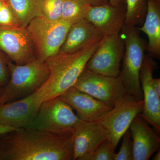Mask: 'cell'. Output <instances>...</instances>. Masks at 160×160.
I'll return each mask as SVG.
<instances>
[{
	"label": "cell",
	"instance_id": "1",
	"mask_svg": "<svg viewBox=\"0 0 160 160\" xmlns=\"http://www.w3.org/2000/svg\"><path fill=\"white\" fill-rule=\"evenodd\" d=\"M74 135L24 127L0 135V160H73Z\"/></svg>",
	"mask_w": 160,
	"mask_h": 160
},
{
	"label": "cell",
	"instance_id": "15",
	"mask_svg": "<svg viewBox=\"0 0 160 160\" xmlns=\"http://www.w3.org/2000/svg\"><path fill=\"white\" fill-rule=\"evenodd\" d=\"M132 144L133 160H148L160 149L158 133L140 114L134 118L129 128Z\"/></svg>",
	"mask_w": 160,
	"mask_h": 160
},
{
	"label": "cell",
	"instance_id": "31",
	"mask_svg": "<svg viewBox=\"0 0 160 160\" xmlns=\"http://www.w3.org/2000/svg\"><path fill=\"white\" fill-rule=\"evenodd\" d=\"M156 153L153 155L152 158V160H160V149L158 151H157Z\"/></svg>",
	"mask_w": 160,
	"mask_h": 160
},
{
	"label": "cell",
	"instance_id": "13",
	"mask_svg": "<svg viewBox=\"0 0 160 160\" xmlns=\"http://www.w3.org/2000/svg\"><path fill=\"white\" fill-rule=\"evenodd\" d=\"M73 135V160H90L95 150L108 139V133L100 122L81 120Z\"/></svg>",
	"mask_w": 160,
	"mask_h": 160
},
{
	"label": "cell",
	"instance_id": "32",
	"mask_svg": "<svg viewBox=\"0 0 160 160\" xmlns=\"http://www.w3.org/2000/svg\"><path fill=\"white\" fill-rule=\"evenodd\" d=\"M3 87L2 86H0V98L2 97V94L3 91Z\"/></svg>",
	"mask_w": 160,
	"mask_h": 160
},
{
	"label": "cell",
	"instance_id": "30",
	"mask_svg": "<svg viewBox=\"0 0 160 160\" xmlns=\"http://www.w3.org/2000/svg\"><path fill=\"white\" fill-rule=\"evenodd\" d=\"M109 3L114 6H120L126 4V0H109Z\"/></svg>",
	"mask_w": 160,
	"mask_h": 160
},
{
	"label": "cell",
	"instance_id": "17",
	"mask_svg": "<svg viewBox=\"0 0 160 160\" xmlns=\"http://www.w3.org/2000/svg\"><path fill=\"white\" fill-rule=\"evenodd\" d=\"M104 36L86 18L72 24L58 53H71L100 41Z\"/></svg>",
	"mask_w": 160,
	"mask_h": 160
},
{
	"label": "cell",
	"instance_id": "19",
	"mask_svg": "<svg viewBox=\"0 0 160 160\" xmlns=\"http://www.w3.org/2000/svg\"><path fill=\"white\" fill-rule=\"evenodd\" d=\"M43 0H7L19 27L26 28L31 21L43 16Z\"/></svg>",
	"mask_w": 160,
	"mask_h": 160
},
{
	"label": "cell",
	"instance_id": "24",
	"mask_svg": "<svg viewBox=\"0 0 160 160\" xmlns=\"http://www.w3.org/2000/svg\"><path fill=\"white\" fill-rule=\"evenodd\" d=\"M115 151L108 140H106L95 150L90 160H115Z\"/></svg>",
	"mask_w": 160,
	"mask_h": 160
},
{
	"label": "cell",
	"instance_id": "6",
	"mask_svg": "<svg viewBox=\"0 0 160 160\" xmlns=\"http://www.w3.org/2000/svg\"><path fill=\"white\" fill-rule=\"evenodd\" d=\"M72 109L59 97L44 101L35 118L26 127L58 134H73L81 120Z\"/></svg>",
	"mask_w": 160,
	"mask_h": 160
},
{
	"label": "cell",
	"instance_id": "27",
	"mask_svg": "<svg viewBox=\"0 0 160 160\" xmlns=\"http://www.w3.org/2000/svg\"><path fill=\"white\" fill-rule=\"evenodd\" d=\"M91 6H98L109 3V0H84Z\"/></svg>",
	"mask_w": 160,
	"mask_h": 160
},
{
	"label": "cell",
	"instance_id": "14",
	"mask_svg": "<svg viewBox=\"0 0 160 160\" xmlns=\"http://www.w3.org/2000/svg\"><path fill=\"white\" fill-rule=\"evenodd\" d=\"M59 97L74 109L79 118L84 122H101L112 109L105 103L73 86Z\"/></svg>",
	"mask_w": 160,
	"mask_h": 160
},
{
	"label": "cell",
	"instance_id": "12",
	"mask_svg": "<svg viewBox=\"0 0 160 160\" xmlns=\"http://www.w3.org/2000/svg\"><path fill=\"white\" fill-rule=\"evenodd\" d=\"M157 64L149 55H146L140 72L144 107L140 115L158 133L160 132V98L153 85V71Z\"/></svg>",
	"mask_w": 160,
	"mask_h": 160
},
{
	"label": "cell",
	"instance_id": "18",
	"mask_svg": "<svg viewBox=\"0 0 160 160\" xmlns=\"http://www.w3.org/2000/svg\"><path fill=\"white\" fill-rule=\"evenodd\" d=\"M148 38L146 51L153 58L160 57V0H148L147 12L144 23L138 27Z\"/></svg>",
	"mask_w": 160,
	"mask_h": 160
},
{
	"label": "cell",
	"instance_id": "10",
	"mask_svg": "<svg viewBox=\"0 0 160 160\" xmlns=\"http://www.w3.org/2000/svg\"><path fill=\"white\" fill-rule=\"evenodd\" d=\"M46 92L43 85L29 96L0 105V125L14 129L28 127L35 118Z\"/></svg>",
	"mask_w": 160,
	"mask_h": 160
},
{
	"label": "cell",
	"instance_id": "29",
	"mask_svg": "<svg viewBox=\"0 0 160 160\" xmlns=\"http://www.w3.org/2000/svg\"><path fill=\"white\" fill-rule=\"evenodd\" d=\"M15 129H14V128L9 127V126L0 125V135L4 134V133H6V132L12 131V130H13Z\"/></svg>",
	"mask_w": 160,
	"mask_h": 160
},
{
	"label": "cell",
	"instance_id": "9",
	"mask_svg": "<svg viewBox=\"0 0 160 160\" xmlns=\"http://www.w3.org/2000/svg\"><path fill=\"white\" fill-rule=\"evenodd\" d=\"M125 49L124 39L120 34L104 36L85 68L103 75L119 76Z\"/></svg>",
	"mask_w": 160,
	"mask_h": 160
},
{
	"label": "cell",
	"instance_id": "25",
	"mask_svg": "<svg viewBox=\"0 0 160 160\" xmlns=\"http://www.w3.org/2000/svg\"><path fill=\"white\" fill-rule=\"evenodd\" d=\"M0 26L6 27L19 26L11 9L5 3L0 8Z\"/></svg>",
	"mask_w": 160,
	"mask_h": 160
},
{
	"label": "cell",
	"instance_id": "28",
	"mask_svg": "<svg viewBox=\"0 0 160 160\" xmlns=\"http://www.w3.org/2000/svg\"><path fill=\"white\" fill-rule=\"evenodd\" d=\"M153 85L158 96L160 98V79L153 78Z\"/></svg>",
	"mask_w": 160,
	"mask_h": 160
},
{
	"label": "cell",
	"instance_id": "21",
	"mask_svg": "<svg viewBox=\"0 0 160 160\" xmlns=\"http://www.w3.org/2000/svg\"><path fill=\"white\" fill-rule=\"evenodd\" d=\"M148 0H126L125 25L129 26H142L146 17Z\"/></svg>",
	"mask_w": 160,
	"mask_h": 160
},
{
	"label": "cell",
	"instance_id": "33",
	"mask_svg": "<svg viewBox=\"0 0 160 160\" xmlns=\"http://www.w3.org/2000/svg\"><path fill=\"white\" fill-rule=\"evenodd\" d=\"M0 1H2V2H3L6 3V4L8 5V3H7V0H0Z\"/></svg>",
	"mask_w": 160,
	"mask_h": 160
},
{
	"label": "cell",
	"instance_id": "5",
	"mask_svg": "<svg viewBox=\"0 0 160 160\" xmlns=\"http://www.w3.org/2000/svg\"><path fill=\"white\" fill-rule=\"evenodd\" d=\"M71 25L62 20L50 21L43 16L31 21L26 29L31 38L35 58L45 62L58 53Z\"/></svg>",
	"mask_w": 160,
	"mask_h": 160
},
{
	"label": "cell",
	"instance_id": "2",
	"mask_svg": "<svg viewBox=\"0 0 160 160\" xmlns=\"http://www.w3.org/2000/svg\"><path fill=\"white\" fill-rule=\"evenodd\" d=\"M101 41L75 52L58 53L45 61L49 75L43 84L46 91L44 101L59 97L74 86Z\"/></svg>",
	"mask_w": 160,
	"mask_h": 160
},
{
	"label": "cell",
	"instance_id": "20",
	"mask_svg": "<svg viewBox=\"0 0 160 160\" xmlns=\"http://www.w3.org/2000/svg\"><path fill=\"white\" fill-rule=\"evenodd\" d=\"M91 5L84 0H63L62 20L72 24L86 18Z\"/></svg>",
	"mask_w": 160,
	"mask_h": 160
},
{
	"label": "cell",
	"instance_id": "26",
	"mask_svg": "<svg viewBox=\"0 0 160 160\" xmlns=\"http://www.w3.org/2000/svg\"><path fill=\"white\" fill-rule=\"evenodd\" d=\"M10 59L0 49V86L4 87L10 78L8 62Z\"/></svg>",
	"mask_w": 160,
	"mask_h": 160
},
{
	"label": "cell",
	"instance_id": "11",
	"mask_svg": "<svg viewBox=\"0 0 160 160\" xmlns=\"http://www.w3.org/2000/svg\"><path fill=\"white\" fill-rule=\"evenodd\" d=\"M0 49L16 65H23L35 58L26 28L0 26Z\"/></svg>",
	"mask_w": 160,
	"mask_h": 160
},
{
	"label": "cell",
	"instance_id": "3",
	"mask_svg": "<svg viewBox=\"0 0 160 160\" xmlns=\"http://www.w3.org/2000/svg\"><path fill=\"white\" fill-rule=\"evenodd\" d=\"M10 78L3 87L0 105L29 96L38 90L49 77L45 62L35 58L23 65L8 62Z\"/></svg>",
	"mask_w": 160,
	"mask_h": 160
},
{
	"label": "cell",
	"instance_id": "7",
	"mask_svg": "<svg viewBox=\"0 0 160 160\" xmlns=\"http://www.w3.org/2000/svg\"><path fill=\"white\" fill-rule=\"evenodd\" d=\"M73 87L112 108L126 95L125 86L120 76L103 75L86 68L80 74Z\"/></svg>",
	"mask_w": 160,
	"mask_h": 160
},
{
	"label": "cell",
	"instance_id": "34",
	"mask_svg": "<svg viewBox=\"0 0 160 160\" xmlns=\"http://www.w3.org/2000/svg\"><path fill=\"white\" fill-rule=\"evenodd\" d=\"M4 3H5L3 2H2V1H0V8H1V7H2V6L3 4H4ZM5 4H6V3H5Z\"/></svg>",
	"mask_w": 160,
	"mask_h": 160
},
{
	"label": "cell",
	"instance_id": "4",
	"mask_svg": "<svg viewBox=\"0 0 160 160\" xmlns=\"http://www.w3.org/2000/svg\"><path fill=\"white\" fill-rule=\"evenodd\" d=\"M121 32L125 42V49L119 76L126 94L137 100H143L140 72L146 56L147 43L140 36L138 27L124 25Z\"/></svg>",
	"mask_w": 160,
	"mask_h": 160
},
{
	"label": "cell",
	"instance_id": "23",
	"mask_svg": "<svg viewBox=\"0 0 160 160\" xmlns=\"http://www.w3.org/2000/svg\"><path fill=\"white\" fill-rule=\"evenodd\" d=\"M122 142L119 151L116 153L115 160H133L131 133L128 129L123 134Z\"/></svg>",
	"mask_w": 160,
	"mask_h": 160
},
{
	"label": "cell",
	"instance_id": "8",
	"mask_svg": "<svg viewBox=\"0 0 160 160\" xmlns=\"http://www.w3.org/2000/svg\"><path fill=\"white\" fill-rule=\"evenodd\" d=\"M143 107V100H137L126 94L100 122L107 131L108 141L115 151L132 120L142 112Z\"/></svg>",
	"mask_w": 160,
	"mask_h": 160
},
{
	"label": "cell",
	"instance_id": "16",
	"mask_svg": "<svg viewBox=\"0 0 160 160\" xmlns=\"http://www.w3.org/2000/svg\"><path fill=\"white\" fill-rule=\"evenodd\" d=\"M126 4L114 6L109 3L91 6L86 18L104 36L119 35L125 25Z\"/></svg>",
	"mask_w": 160,
	"mask_h": 160
},
{
	"label": "cell",
	"instance_id": "22",
	"mask_svg": "<svg viewBox=\"0 0 160 160\" xmlns=\"http://www.w3.org/2000/svg\"><path fill=\"white\" fill-rule=\"evenodd\" d=\"M63 0H43V17L52 21L62 20Z\"/></svg>",
	"mask_w": 160,
	"mask_h": 160
}]
</instances>
